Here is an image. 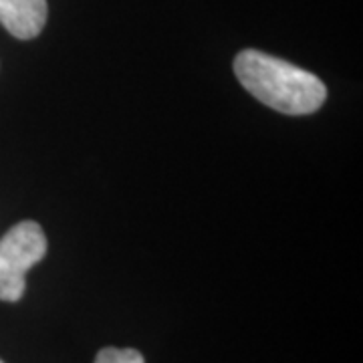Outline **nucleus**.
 Listing matches in <instances>:
<instances>
[{"mask_svg": "<svg viewBox=\"0 0 363 363\" xmlns=\"http://www.w3.org/2000/svg\"><path fill=\"white\" fill-rule=\"evenodd\" d=\"M240 85L260 104L286 116L315 113L327 99V87L313 73L262 51L247 49L234 59Z\"/></svg>", "mask_w": 363, "mask_h": 363, "instance_id": "1", "label": "nucleus"}, {"mask_svg": "<svg viewBox=\"0 0 363 363\" xmlns=\"http://www.w3.org/2000/svg\"><path fill=\"white\" fill-rule=\"evenodd\" d=\"M47 255V236L37 222L23 220L0 238V301L18 303L26 272Z\"/></svg>", "mask_w": 363, "mask_h": 363, "instance_id": "2", "label": "nucleus"}, {"mask_svg": "<svg viewBox=\"0 0 363 363\" xmlns=\"http://www.w3.org/2000/svg\"><path fill=\"white\" fill-rule=\"evenodd\" d=\"M47 0H0V25L14 39L28 40L39 37L47 23Z\"/></svg>", "mask_w": 363, "mask_h": 363, "instance_id": "3", "label": "nucleus"}, {"mask_svg": "<svg viewBox=\"0 0 363 363\" xmlns=\"http://www.w3.org/2000/svg\"><path fill=\"white\" fill-rule=\"evenodd\" d=\"M95 363H145L143 355L138 350H117L105 347L97 353Z\"/></svg>", "mask_w": 363, "mask_h": 363, "instance_id": "4", "label": "nucleus"}, {"mask_svg": "<svg viewBox=\"0 0 363 363\" xmlns=\"http://www.w3.org/2000/svg\"><path fill=\"white\" fill-rule=\"evenodd\" d=\"M0 363H4V362H2V359H0Z\"/></svg>", "mask_w": 363, "mask_h": 363, "instance_id": "5", "label": "nucleus"}]
</instances>
